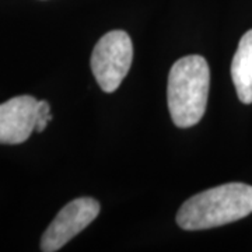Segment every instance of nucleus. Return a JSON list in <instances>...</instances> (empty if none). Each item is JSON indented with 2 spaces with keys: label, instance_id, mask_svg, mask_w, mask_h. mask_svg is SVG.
I'll return each mask as SVG.
<instances>
[{
  "label": "nucleus",
  "instance_id": "nucleus-1",
  "mask_svg": "<svg viewBox=\"0 0 252 252\" xmlns=\"http://www.w3.org/2000/svg\"><path fill=\"white\" fill-rule=\"evenodd\" d=\"M252 213V187L230 182L188 199L177 213L181 228L195 231L228 224Z\"/></svg>",
  "mask_w": 252,
  "mask_h": 252
},
{
  "label": "nucleus",
  "instance_id": "nucleus-2",
  "mask_svg": "<svg viewBox=\"0 0 252 252\" xmlns=\"http://www.w3.org/2000/svg\"><path fill=\"white\" fill-rule=\"evenodd\" d=\"M210 86L206 59L189 55L174 63L168 74L167 99L172 122L178 127L196 125L205 115Z\"/></svg>",
  "mask_w": 252,
  "mask_h": 252
},
{
  "label": "nucleus",
  "instance_id": "nucleus-3",
  "mask_svg": "<svg viewBox=\"0 0 252 252\" xmlns=\"http://www.w3.org/2000/svg\"><path fill=\"white\" fill-rule=\"evenodd\" d=\"M133 44L125 31L115 30L102 36L91 55V70L105 93H114L130 69Z\"/></svg>",
  "mask_w": 252,
  "mask_h": 252
},
{
  "label": "nucleus",
  "instance_id": "nucleus-4",
  "mask_svg": "<svg viewBox=\"0 0 252 252\" xmlns=\"http://www.w3.org/2000/svg\"><path fill=\"white\" fill-rule=\"evenodd\" d=\"M99 213V203L93 198H77L56 215L41 240L44 252L59 251L74 235L83 231Z\"/></svg>",
  "mask_w": 252,
  "mask_h": 252
},
{
  "label": "nucleus",
  "instance_id": "nucleus-5",
  "mask_svg": "<svg viewBox=\"0 0 252 252\" xmlns=\"http://www.w3.org/2000/svg\"><path fill=\"white\" fill-rule=\"evenodd\" d=\"M38 101L20 95L0 104V143L20 144L35 130Z\"/></svg>",
  "mask_w": 252,
  "mask_h": 252
},
{
  "label": "nucleus",
  "instance_id": "nucleus-6",
  "mask_svg": "<svg viewBox=\"0 0 252 252\" xmlns=\"http://www.w3.org/2000/svg\"><path fill=\"white\" fill-rule=\"evenodd\" d=\"M231 79L240 101L252 104V30L240 39L231 63Z\"/></svg>",
  "mask_w": 252,
  "mask_h": 252
}]
</instances>
